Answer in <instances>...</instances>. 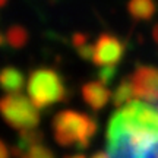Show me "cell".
<instances>
[{"instance_id":"1","label":"cell","mask_w":158,"mask_h":158,"mask_svg":"<svg viewBox=\"0 0 158 158\" xmlns=\"http://www.w3.org/2000/svg\"><path fill=\"white\" fill-rule=\"evenodd\" d=\"M110 158H158V108L132 101L111 116L107 129Z\"/></svg>"},{"instance_id":"2","label":"cell","mask_w":158,"mask_h":158,"mask_svg":"<svg viewBox=\"0 0 158 158\" xmlns=\"http://www.w3.org/2000/svg\"><path fill=\"white\" fill-rule=\"evenodd\" d=\"M54 141L60 147L85 149L89 147L95 136L98 124L94 118L85 113L75 110H62L53 117L51 122Z\"/></svg>"},{"instance_id":"3","label":"cell","mask_w":158,"mask_h":158,"mask_svg":"<svg viewBox=\"0 0 158 158\" xmlns=\"http://www.w3.org/2000/svg\"><path fill=\"white\" fill-rule=\"evenodd\" d=\"M27 91L31 101L38 110L62 102L68 98V86L57 70L40 68L29 73Z\"/></svg>"},{"instance_id":"4","label":"cell","mask_w":158,"mask_h":158,"mask_svg":"<svg viewBox=\"0 0 158 158\" xmlns=\"http://www.w3.org/2000/svg\"><path fill=\"white\" fill-rule=\"evenodd\" d=\"M2 116L10 127L18 130L35 129L40 123V110L31 98L16 94H6L0 102Z\"/></svg>"},{"instance_id":"5","label":"cell","mask_w":158,"mask_h":158,"mask_svg":"<svg viewBox=\"0 0 158 158\" xmlns=\"http://www.w3.org/2000/svg\"><path fill=\"white\" fill-rule=\"evenodd\" d=\"M95 50L92 62L97 66H116L124 56L126 45L113 34L104 32L95 41Z\"/></svg>"},{"instance_id":"6","label":"cell","mask_w":158,"mask_h":158,"mask_svg":"<svg viewBox=\"0 0 158 158\" xmlns=\"http://www.w3.org/2000/svg\"><path fill=\"white\" fill-rule=\"evenodd\" d=\"M135 95L139 100L149 102L158 101V68L154 66H138L130 75Z\"/></svg>"},{"instance_id":"7","label":"cell","mask_w":158,"mask_h":158,"mask_svg":"<svg viewBox=\"0 0 158 158\" xmlns=\"http://www.w3.org/2000/svg\"><path fill=\"white\" fill-rule=\"evenodd\" d=\"M81 94L85 104L94 111H100L101 108L106 107L113 95V92L108 89V85L102 84L101 81H92L84 84Z\"/></svg>"},{"instance_id":"8","label":"cell","mask_w":158,"mask_h":158,"mask_svg":"<svg viewBox=\"0 0 158 158\" xmlns=\"http://www.w3.org/2000/svg\"><path fill=\"white\" fill-rule=\"evenodd\" d=\"M43 138H44V136H43V132H40V130H35V129L21 130V133L18 136L15 145H13L10 149V154H13V155L18 158H22L32 147L41 143Z\"/></svg>"},{"instance_id":"9","label":"cell","mask_w":158,"mask_h":158,"mask_svg":"<svg viewBox=\"0 0 158 158\" xmlns=\"http://www.w3.org/2000/svg\"><path fill=\"white\" fill-rule=\"evenodd\" d=\"M0 82H2V88L7 94H16L23 89L25 85V76L18 68L13 66H6L2 70L0 75Z\"/></svg>"},{"instance_id":"10","label":"cell","mask_w":158,"mask_h":158,"mask_svg":"<svg viewBox=\"0 0 158 158\" xmlns=\"http://www.w3.org/2000/svg\"><path fill=\"white\" fill-rule=\"evenodd\" d=\"M127 12L136 21H149L157 12V5L154 0H130Z\"/></svg>"},{"instance_id":"11","label":"cell","mask_w":158,"mask_h":158,"mask_svg":"<svg viewBox=\"0 0 158 158\" xmlns=\"http://www.w3.org/2000/svg\"><path fill=\"white\" fill-rule=\"evenodd\" d=\"M135 89H133V84L129 78H124L120 81V84L117 85V88L114 89L113 95H111V101H113L114 107H123L129 102L135 101Z\"/></svg>"},{"instance_id":"12","label":"cell","mask_w":158,"mask_h":158,"mask_svg":"<svg viewBox=\"0 0 158 158\" xmlns=\"http://www.w3.org/2000/svg\"><path fill=\"white\" fill-rule=\"evenodd\" d=\"M28 40L29 34L27 28H23L22 25H12L7 32L2 37V44L5 45L7 43L13 48H22L23 45H27Z\"/></svg>"},{"instance_id":"13","label":"cell","mask_w":158,"mask_h":158,"mask_svg":"<svg viewBox=\"0 0 158 158\" xmlns=\"http://www.w3.org/2000/svg\"><path fill=\"white\" fill-rule=\"evenodd\" d=\"M22 158H56V155H54V152L51 151L50 148L38 143V145L31 148Z\"/></svg>"},{"instance_id":"14","label":"cell","mask_w":158,"mask_h":158,"mask_svg":"<svg viewBox=\"0 0 158 158\" xmlns=\"http://www.w3.org/2000/svg\"><path fill=\"white\" fill-rule=\"evenodd\" d=\"M116 73H117L116 66H100L98 72H97V76H98V81H101L102 84L110 85L113 82Z\"/></svg>"},{"instance_id":"15","label":"cell","mask_w":158,"mask_h":158,"mask_svg":"<svg viewBox=\"0 0 158 158\" xmlns=\"http://www.w3.org/2000/svg\"><path fill=\"white\" fill-rule=\"evenodd\" d=\"M76 50H78V54L82 57L84 60H92V57H94V50H95V45L86 43V44H84L82 47H79V48H76Z\"/></svg>"},{"instance_id":"16","label":"cell","mask_w":158,"mask_h":158,"mask_svg":"<svg viewBox=\"0 0 158 158\" xmlns=\"http://www.w3.org/2000/svg\"><path fill=\"white\" fill-rule=\"evenodd\" d=\"M72 43H73V45L76 47V48H79V47H82L84 44H86V43H88V35L82 34V32H78V34L73 35Z\"/></svg>"},{"instance_id":"17","label":"cell","mask_w":158,"mask_h":158,"mask_svg":"<svg viewBox=\"0 0 158 158\" xmlns=\"http://www.w3.org/2000/svg\"><path fill=\"white\" fill-rule=\"evenodd\" d=\"M0 151H2L0 158H9V148L6 145V142H2V143H0Z\"/></svg>"},{"instance_id":"18","label":"cell","mask_w":158,"mask_h":158,"mask_svg":"<svg viewBox=\"0 0 158 158\" xmlns=\"http://www.w3.org/2000/svg\"><path fill=\"white\" fill-rule=\"evenodd\" d=\"M91 158H110L108 152H104V151H100V152H95Z\"/></svg>"},{"instance_id":"19","label":"cell","mask_w":158,"mask_h":158,"mask_svg":"<svg viewBox=\"0 0 158 158\" xmlns=\"http://www.w3.org/2000/svg\"><path fill=\"white\" fill-rule=\"evenodd\" d=\"M152 38H154V41L158 44V23L154 27V29H152Z\"/></svg>"},{"instance_id":"20","label":"cell","mask_w":158,"mask_h":158,"mask_svg":"<svg viewBox=\"0 0 158 158\" xmlns=\"http://www.w3.org/2000/svg\"><path fill=\"white\" fill-rule=\"evenodd\" d=\"M68 158H85L82 154H78V155H72V157H68Z\"/></svg>"},{"instance_id":"21","label":"cell","mask_w":158,"mask_h":158,"mask_svg":"<svg viewBox=\"0 0 158 158\" xmlns=\"http://www.w3.org/2000/svg\"><path fill=\"white\" fill-rule=\"evenodd\" d=\"M6 2H7V0H2V2H0V5L5 6V5H6Z\"/></svg>"}]
</instances>
